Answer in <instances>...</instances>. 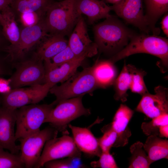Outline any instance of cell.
Returning a JSON list of instances; mask_svg holds the SVG:
<instances>
[{
    "instance_id": "1",
    "label": "cell",
    "mask_w": 168,
    "mask_h": 168,
    "mask_svg": "<svg viewBox=\"0 0 168 168\" xmlns=\"http://www.w3.org/2000/svg\"><path fill=\"white\" fill-rule=\"evenodd\" d=\"M93 31L98 51L111 57L124 49L134 34L112 15L95 25Z\"/></svg>"
},
{
    "instance_id": "2",
    "label": "cell",
    "mask_w": 168,
    "mask_h": 168,
    "mask_svg": "<svg viewBox=\"0 0 168 168\" xmlns=\"http://www.w3.org/2000/svg\"><path fill=\"white\" fill-rule=\"evenodd\" d=\"M130 42L122 50L111 57L109 59L113 63L131 55L138 53H146L159 58L160 62L157 65L162 73L168 68V40L166 38L145 33L134 34Z\"/></svg>"
},
{
    "instance_id": "3",
    "label": "cell",
    "mask_w": 168,
    "mask_h": 168,
    "mask_svg": "<svg viewBox=\"0 0 168 168\" xmlns=\"http://www.w3.org/2000/svg\"><path fill=\"white\" fill-rule=\"evenodd\" d=\"M82 16L75 6V0L54 1L43 18L48 33L64 36L70 35Z\"/></svg>"
},
{
    "instance_id": "4",
    "label": "cell",
    "mask_w": 168,
    "mask_h": 168,
    "mask_svg": "<svg viewBox=\"0 0 168 168\" xmlns=\"http://www.w3.org/2000/svg\"><path fill=\"white\" fill-rule=\"evenodd\" d=\"M54 100L49 104H33L16 110V140L36 133L40 130L51 110L56 105Z\"/></svg>"
},
{
    "instance_id": "5",
    "label": "cell",
    "mask_w": 168,
    "mask_h": 168,
    "mask_svg": "<svg viewBox=\"0 0 168 168\" xmlns=\"http://www.w3.org/2000/svg\"><path fill=\"white\" fill-rule=\"evenodd\" d=\"M98 87L92 68L89 67L76 72L60 85L52 87L49 92L56 96L57 104L62 100L91 94Z\"/></svg>"
},
{
    "instance_id": "6",
    "label": "cell",
    "mask_w": 168,
    "mask_h": 168,
    "mask_svg": "<svg viewBox=\"0 0 168 168\" xmlns=\"http://www.w3.org/2000/svg\"><path fill=\"white\" fill-rule=\"evenodd\" d=\"M83 96L59 102L50 111L45 123H49L50 126L63 135H68L67 128L71 121L82 116L91 114L90 110L85 108L83 105Z\"/></svg>"
},
{
    "instance_id": "7",
    "label": "cell",
    "mask_w": 168,
    "mask_h": 168,
    "mask_svg": "<svg viewBox=\"0 0 168 168\" xmlns=\"http://www.w3.org/2000/svg\"><path fill=\"white\" fill-rule=\"evenodd\" d=\"M58 131L51 126L18 140L20 142V153L26 168H34L38 162L46 142L56 138Z\"/></svg>"
},
{
    "instance_id": "8",
    "label": "cell",
    "mask_w": 168,
    "mask_h": 168,
    "mask_svg": "<svg viewBox=\"0 0 168 168\" xmlns=\"http://www.w3.org/2000/svg\"><path fill=\"white\" fill-rule=\"evenodd\" d=\"M51 87L49 84L45 83L27 88L12 89L3 94L2 105L15 110L26 105L37 104L47 96Z\"/></svg>"
},
{
    "instance_id": "9",
    "label": "cell",
    "mask_w": 168,
    "mask_h": 168,
    "mask_svg": "<svg viewBox=\"0 0 168 168\" xmlns=\"http://www.w3.org/2000/svg\"><path fill=\"white\" fill-rule=\"evenodd\" d=\"M43 18L34 26L24 27L20 30L17 42L5 48L12 60L23 57L36 44L49 34L44 25Z\"/></svg>"
},
{
    "instance_id": "10",
    "label": "cell",
    "mask_w": 168,
    "mask_h": 168,
    "mask_svg": "<svg viewBox=\"0 0 168 168\" xmlns=\"http://www.w3.org/2000/svg\"><path fill=\"white\" fill-rule=\"evenodd\" d=\"M81 156V152L76 145L72 137L63 135L48 140L40 158L34 168H40L49 161L65 157Z\"/></svg>"
},
{
    "instance_id": "11",
    "label": "cell",
    "mask_w": 168,
    "mask_h": 168,
    "mask_svg": "<svg viewBox=\"0 0 168 168\" xmlns=\"http://www.w3.org/2000/svg\"><path fill=\"white\" fill-rule=\"evenodd\" d=\"M43 62L34 58L19 63L10 79L12 89L44 83L45 70Z\"/></svg>"
},
{
    "instance_id": "12",
    "label": "cell",
    "mask_w": 168,
    "mask_h": 168,
    "mask_svg": "<svg viewBox=\"0 0 168 168\" xmlns=\"http://www.w3.org/2000/svg\"><path fill=\"white\" fill-rule=\"evenodd\" d=\"M68 46L77 57H91L98 53L97 47L90 39L86 23L82 16L70 35Z\"/></svg>"
},
{
    "instance_id": "13",
    "label": "cell",
    "mask_w": 168,
    "mask_h": 168,
    "mask_svg": "<svg viewBox=\"0 0 168 168\" xmlns=\"http://www.w3.org/2000/svg\"><path fill=\"white\" fill-rule=\"evenodd\" d=\"M155 94L149 92L142 96L136 110L153 119L168 113V89L161 86L154 88Z\"/></svg>"
},
{
    "instance_id": "14",
    "label": "cell",
    "mask_w": 168,
    "mask_h": 168,
    "mask_svg": "<svg viewBox=\"0 0 168 168\" xmlns=\"http://www.w3.org/2000/svg\"><path fill=\"white\" fill-rule=\"evenodd\" d=\"M110 8L127 23L145 34L150 32L143 14L142 0H124L119 5H112Z\"/></svg>"
},
{
    "instance_id": "15",
    "label": "cell",
    "mask_w": 168,
    "mask_h": 168,
    "mask_svg": "<svg viewBox=\"0 0 168 168\" xmlns=\"http://www.w3.org/2000/svg\"><path fill=\"white\" fill-rule=\"evenodd\" d=\"M16 110L0 106V147L10 152L19 154L20 145L16 143L14 127L16 122Z\"/></svg>"
},
{
    "instance_id": "16",
    "label": "cell",
    "mask_w": 168,
    "mask_h": 168,
    "mask_svg": "<svg viewBox=\"0 0 168 168\" xmlns=\"http://www.w3.org/2000/svg\"><path fill=\"white\" fill-rule=\"evenodd\" d=\"M73 138L77 147L81 152L90 156L99 157L102 151L97 138L91 132L90 127L82 128L69 124Z\"/></svg>"
},
{
    "instance_id": "17",
    "label": "cell",
    "mask_w": 168,
    "mask_h": 168,
    "mask_svg": "<svg viewBox=\"0 0 168 168\" xmlns=\"http://www.w3.org/2000/svg\"><path fill=\"white\" fill-rule=\"evenodd\" d=\"M133 114L134 111L126 105H120L110 123L112 128L117 135L113 147H122L128 143L131 135L128 125Z\"/></svg>"
},
{
    "instance_id": "18",
    "label": "cell",
    "mask_w": 168,
    "mask_h": 168,
    "mask_svg": "<svg viewBox=\"0 0 168 168\" xmlns=\"http://www.w3.org/2000/svg\"><path fill=\"white\" fill-rule=\"evenodd\" d=\"M75 6L79 13L87 16L90 24L111 16L110 14V6L103 0H75Z\"/></svg>"
},
{
    "instance_id": "19",
    "label": "cell",
    "mask_w": 168,
    "mask_h": 168,
    "mask_svg": "<svg viewBox=\"0 0 168 168\" xmlns=\"http://www.w3.org/2000/svg\"><path fill=\"white\" fill-rule=\"evenodd\" d=\"M85 56L77 57L60 66L45 72L44 83L49 84L51 87L58 83H63L77 72Z\"/></svg>"
},
{
    "instance_id": "20",
    "label": "cell",
    "mask_w": 168,
    "mask_h": 168,
    "mask_svg": "<svg viewBox=\"0 0 168 168\" xmlns=\"http://www.w3.org/2000/svg\"><path fill=\"white\" fill-rule=\"evenodd\" d=\"M35 54L34 58L43 61L53 57L68 46L65 36L49 34L43 40Z\"/></svg>"
},
{
    "instance_id": "21",
    "label": "cell",
    "mask_w": 168,
    "mask_h": 168,
    "mask_svg": "<svg viewBox=\"0 0 168 168\" xmlns=\"http://www.w3.org/2000/svg\"><path fill=\"white\" fill-rule=\"evenodd\" d=\"M92 68L98 87L105 88L113 85L118 74L114 63L110 59L97 60Z\"/></svg>"
},
{
    "instance_id": "22",
    "label": "cell",
    "mask_w": 168,
    "mask_h": 168,
    "mask_svg": "<svg viewBox=\"0 0 168 168\" xmlns=\"http://www.w3.org/2000/svg\"><path fill=\"white\" fill-rule=\"evenodd\" d=\"M146 7L145 17L148 27L153 34L158 35L160 29L156 26L159 18L168 11V0H144Z\"/></svg>"
},
{
    "instance_id": "23",
    "label": "cell",
    "mask_w": 168,
    "mask_h": 168,
    "mask_svg": "<svg viewBox=\"0 0 168 168\" xmlns=\"http://www.w3.org/2000/svg\"><path fill=\"white\" fill-rule=\"evenodd\" d=\"M53 0H12L10 6L15 14L36 12L43 16Z\"/></svg>"
},
{
    "instance_id": "24",
    "label": "cell",
    "mask_w": 168,
    "mask_h": 168,
    "mask_svg": "<svg viewBox=\"0 0 168 168\" xmlns=\"http://www.w3.org/2000/svg\"><path fill=\"white\" fill-rule=\"evenodd\" d=\"M143 147L152 163L161 159H168V140L166 139L156 135H150Z\"/></svg>"
},
{
    "instance_id": "25",
    "label": "cell",
    "mask_w": 168,
    "mask_h": 168,
    "mask_svg": "<svg viewBox=\"0 0 168 168\" xmlns=\"http://www.w3.org/2000/svg\"><path fill=\"white\" fill-rule=\"evenodd\" d=\"M1 12L3 35L10 42V45H14L18 41L20 32L15 20V14L10 6L1 11Z\"/></svg>"
},
{
    "instance_id": "26",
    "label": "cell",
    "mask_w": 168,
    "mask_h": 168,
    "mask_svg": "<svg viewBox=\"0 0 168 168\" xmlns=\"http://www.w3.org/2000/svg\"><path fill=\"white\" fill-rule=\"evenodd\" d=\"M131 82V75L125 62L120 74L113 84L115 92L114 95L115 100L123 102L127 101L128 96L127 91L130 88Z\"/></svg>"
},
{
    "instance_id": "27",
    "label": "cell",
    "mask_w": 168,
    "mask_h": 168,
    "mask_svg": "<svg viewBox=\"0 0 168 168\" xmlns=\"http://www.w3.org/2000/svg\"><path fill=\"white\" fill-rule=\"evenodd\" d=\"M143 144L140 141L132 144L130 147L132 156L130 160L129 168H149L152 163L144 150Z\"/></svg>"
},
{
    "instance_id": "28",
    "label": "cell",
    "mask_w": 168,
    "mask_h": 168,
    "mask_svg": "<svg viewBox=\"0 0 168 168\" xmlns=\"http://www.w3.org/2000/svg\"><path fill=\"white\" fill-rule=\"evenodd\" d=\"M126 67L132 77L130 88L131 91L142 96L148 92L144 80V77L147 75V72L132 65L128 64Z\"/></svg>"
},
{
    "instance_id": "29",
    "label": "cell",
    "mask_w": 168,
    "mask_h": 168,
    "mask_svg": "<svg viewBox=\"0 0 168 168\" xmlns=\"http://www.w3.org/2000/svg\"><path fill=\"white\" fill-rule=\"evenodd\" d=\"M76 57H77L68 46L53 57L44 61L45 72L57 68Z\"/></svg>"
},
{
    "instance_id": "30",
    "label": "cell",
    "mask_w": 168,
    "mask_h": 168,
    "mask_svg": "<svg viewBox=\"0 0 168 168\" xmlns=\"http://www.w3.org/2000/svg\"><path fill=\"white\" fill-rule=\"evenodd\" d=\"M81 157H67L65 159H58L46 162L44 166L46 168H82L86 167L82 161ZM43 166V167H44Z\"/></svg>"
},
{
    "instance_id": "31",
    "label": "cell",
    "mask_w": 168,
    "mask_h": 168,
    "mask_svg": "<svg viewBox=\"0 0 168 168\" xmlns=\"http://www.w3.org/2000/svg\"><path fill=\"white\" fill-rule=\"evenodd\" d=\"M103 135L97 138L102 152H109L117 139V135L112 128L110 124L104 127L101 129Z\"/></svg>"
},
{
    "instance_id": "32",
    "label": "cell",
    "mask_w": 168,
    "mask_h": 168,
    "mask_svg": "<svg viewBox=\"0 0 168 168\" xmlns=\"http://www.w3.org/2000/svg\"><path fill=\"white\" fill-rule=\"evenodd\" d=\"M0 147V168H23L25 166L20 153L15 154Z\"/></svg>"
},
{
    "instance_id": "33",
    "label": "cell",
    "mask_w": 168,
    "mask_h": 168,
    "mask_svg": "<svg viewBox=\"0 0 168 168\" xmlns=\"http://www.w3.org/2000/svg\"><path fill=\"white\" fill-rule=\"evenodd\" d=\"M148 122H143L141 128L144 133L147 135L159 134V129L161 126L168 125V114L160 115L152 119Z\"/></svg>"
},
{
    "instance_id": "34",
    "label": "cell",
    "mask_w": 168,
    "mask_h": 168,
    "mask_svg": "<svg viewBox=\"0 0 168 168\" xmlns=\"http://www.w3.org/2000/svg\"><path fill=\"white\" fill-rule=\"evenodd\" d=\"M96 161L91 162V166L94 168H117L119 167L112 155L109 152H102Z\"/></svg>"
},
{
    "instance_id": "35",
    "label": "cell",
    "mask_w": 168,
    "mask_h": 168,
    "mask_svg": "<svg viewBox=\"0 0 168 168\" xmlns=\"http://www.w3.org/2000/svg\"><path fill=\"white\" fill-rule=\"evenodd\" d=\"M20 16L21 21L24 27L34 26L44 17L36 12L22 14H20Z\"/></svg>"
},
{
    "instance_id": "36",
    "label": "cell",
    "mask_w": 168,
    "mask_h": 168,
    "mask_svg": "<svg viewBox=\"0 0 168 168\" xmlns=\"http://www.w3.org/2000/svg\"><path fill=\"white\" fill-rule=\"evenodd\" d=\"M161 29L164 34L168 36V14L166 13L161 22Z\"/></svg>"
},
{
    "instance_id": "37",
    "label": "cell",
    "mask_w": 168,
    "mask_h": 168,
    "mask_svg": "<svg viewBox=\"0 0 168 168\" xmlns=\"http://www.w3.org/2000/svg\"><path fill=\"white\" fill-rule=\"evenodd\" d=\"M159 135L161 137H168V125L161 126L159 129Z\"/></svg>"
},
{
    "instance_id": "38",
    "label": "cell",
    "mask_w": 168,
    "mask_h": 168,
    "mask_svg": "<svg viewBox=\"0 0 168 168\" xmlns=\"http://www.w3.org/2000/svg\"><path fill=\"white\" fill-rule=\"evenodd\" d=\"M12 1V0H0V11L9 6Z\"/></svg>"
},
{
    "instance_id": "39",
    "label": "cell",
    "mask_w": 168,
    "mask_h": 168,
    "mask_svg": "<svg viewBox=\"0 0 168 168\" xmlns=\"http://www.w3.org/2000/svg\"><path fill=\"white\" fill-rule=\"evenodd\" d=\"M8 70L6 66L0 62V75H5L8 74Z\"/></svg>"
},
{
    "instance_id": "40",
    "label": "cell",
    "mask_w": 168,
    "mask_h": 168,
    "mask_svg": "<svg viewBox=\"0 0 168 168\" xmlns=\"http://www.w3.org/2000/svg\"><path fill=\"white\" fill-rule=\"evenodd\" d=\"M124 0H103L106 3L112 4V5L116 6L120 4Z\"/></svg>"
},
{
    "instance_id": "41",
    "label": "cell",
    "mask_w": 168,
    "mask_h": 168,
    "mask_svg": "<svg viewBox=\"0 0 168 168\" xmlns=\"http://www.w3.org/2000/svg\"><path fill=\"white\" fill-rule=\"evenodd\" d=\"M2 22V17L0 10V24L1 25Z\"/></svg>"
},
{
    "instance_id": "42",
    "label": "cell",
    "mask_w": 168,
    "mask_h": 168,
    "mask_svg": "<svg viewBox=\"0 0 168 168\" xmlns=\"http://www.w3.org/2000/svg\"><path fill=\"white\" fill-rule=\"evenodd\" d=\"M1 33L0 32V44H1Z\"/></svg>"
}]
</instances>
